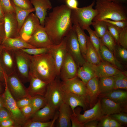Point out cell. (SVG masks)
<instances>
[{"label":"cell","instance_id":"obj_1","mask_svg":"<svg viewBox=\"0 0 127 127\" xmlns=\"http://www.w3.org/2000/svg\"><path fill=\"white\" fill-rule=\"evenodd\" d=\"M72 9L66 4L54 8L44 21V28L55 45L59 44L72 28Z\"/></svg>","mask_w":127,"mask_h":127},{"label":"cell","instance_id":"obj_2","mask_svg":"<svg viewBox=\"0 0 127 127\" xmlns=\"http://www.w3.org/2000/svg\"><path fill=\"white\" fill-rule=\"evenodd\" d=\"M30 57L29 75L48 83L58 76L55 63L48 52L37 55H30Z\"/></svg>","mask_w":127,"mask_h":127},{"label":"cell","instance_id":"obj_3","mask_svg":"<svg viewBox=\"0 0 127 127\" xmlns=\"http://www.w3.org/2000/svg\"><path fill=\"white\" fill-rule=\"evenodd\" d=\"M95 9L97 14L92 21L110 20H127V9L123 4L106 0H96Z\"/></svg>","mask_w":127,"mask_h":127},{"label":"cell","instance_id":"obj_4","mask_svg":"<svg viewBox=\"0 0 127 127\" xmlns=\"http://www.w3.org/2000/svg\"><path fill=\"white\" fill-rule=\"evenodd\" d=\"M56 77L54 80L48 83L44 97L47 103L56 110L64 102V92L61 85V81Z\"/></svg>","mask_w":127,"mask_h":127},{"label":"cell","instance_id":"obj_5","mask_svg":"<svg viewBox=\"0 0 127 127\" xmlns=\"http://www.w3.org/2000/svg\"><path fill=\"white\" fill-rule=\"evenodd\" d=\"M12 51L15 62L16 72L23 83L29 82L30 55L21 49Z\"/></svg>","mask_w":127,"mask_h":127},{"label":"cell","instance_id":"obj_6","mask_svg":"<svg viewBox=\"0 0 127 127\" xmlns=\"http://www.w3.org/2000/svg\"><path fill=\"white\" fill-rule=\"evenodd\" d=\"M4 77L5 89L2 94L4 101V107L9 111L16 122L22 127L27 120L17 106L16 100L9 91L5 76Z\"/></svg>","mask_w":127,"mask_h":127},{"label":"cell","instance_id":"obj_7","mask_svg":"<svg viewBox=\"0 0 127 127\" xmlns=\"http://www.w3.org/2000/svg\"><path fill=\"white\" fill-rule=\"evenodd\" d=\"M95 3L94 0L87 7L72 10V16L77 21L83 30L92 25L93 20L97 14L96 10L93 8Z\"/></svg>","mask_w":127,"mask_h":127},{"label":"cell","instance_id":"obj_8","mask_svg":"<svg viewBox=\"0 0 127 127\" xmlns=\"http://www.w3.org/2000/svg\"><path fill=\"white\" fill-rule=\"evenodd\" d=\"M4 74L8 89L16 101L24 97L31 98L16 71L8 75L4 72Z\"/></svg>","mask_w":127,"mask_h":127},{"label":"cell","instance_id":"obj_9","mask_svg":"<svg viewBox=\"0 0 127 127\" xmlns=\"http://www.w3.org/2000/svg\"><path fill=\"white\" fill-rule=\"evenodd\" d=\"M66 47L67 53L74 59L78 68L86 62L81 53L76 33L72 27L67 35Z\"/></svg>","mask_w":127,"mask_h":127},{"label":"cell","instance_id":"obj_10","mask_svg":"<svg viewBox=\"0 0 127 127\" xmlns=\"http://www.w3.org/2000/svg\"><path fill=\"white\" fill-rule=\"evenodd\" d=\"M27 42L36 48H49L55 45L50 39L44 27L40 25Z\"/></svg>","mask_w":127,"mask_h":127},{"label":"cell","instance_id":"obj_11","mask_svg":"<svg viewBox=\"0 0 127 127\" xmlns=\"http://www.w3.org/2000/svg\"><path fill=\"white\" fill-rule=\"evenodd\" d=\"M67 40V36L59 44L54 45L48 48V52L54 61L58 76L59 75L61 65L67 53L66 47Z\"/></svg>","mask_w":127,"mask_h":127},{"label":"cell","instance_id":"obj_12","mask_svg":"<svg viewBox=\"0 0 127 127\" xmlns=\"http://www.w3.org/2000/svg\"><path fill=\"white\" fill-rule=\"evenodd\" d=\"M40 25L39 20L36 14L30 13L25 19L20 29L19 37L27 42Z\"/></svg>","mask_w":127,"mask_h":127},{"label":"cell","instance_id":"obj_13","mask_svg":"<svg viewBox=\"0 0 127 127\" xmlns=\"http://www.w3.org/2000/svg\"><path fill=\"white\" fill-rule=\"evenodd\" d=\"M61 85L65 92L88 96L86 85L77 76L71 79L62 80Z\"/></svg>","mask_w":127,"mask_h":127},{"label":"cell","instance_id":"obj_14","mask_svg":"<svg viewBox=\"0 0 127 127\" xmlns=\"http://www.w3.org/2000/svg\"><path fill=\"white\" fill-rule=\"evenodd\" d=\"M79 111L75 112L79 121L84 124L91 120L99 121L105 115L101 108L99 99L92 107L85 111L83 114H80Z\"/></svg>","mask_w":127,"mask_h":127},{"label":"cell","instance_id":"obj_15","mask_svg":"<svg viewBox=\"0 0 127 127\" xmlns=\"http://www.w3.org/2000/svg\"><path fill=\"white\" fill-rule=\"evenodd\" d=\"M78 67L72 57L68 53L61 67L60 76L62 80L77 76Z\"/></svg>","mask_w":127,"mask_h":127},{"label":"cell","instance_id":"obj_16","mask_svg":"<svg viewBox=\"0 0 127 127\" xmlns=\"http://www.w3.org/2000/svg\"><path fill=\"white\" fill-rule=\"evenodd\" d=\"M64 102L70 106L74 114L75 113V108L78 106L82 107L84 110L90 107V100L88 96L64 92Z\"/></svg>","mask_w":127,"mask_h":127},{"label":"cell","instance_id":"obj_17","mask_svg":"<svg viewBox=\"0 0 127 127\" xmlns=\"http://www.w3.org/2000/svg\"><path fill=\"white\" fill-rule=\"evenodd\" d=\"M29 82L30 85L27 91L31 98L37 95L44 96L48 83L31 75H29Z\"/></svg>","mask_w":127,"mask_h":127},{"label":"cell","instance_id":"obj_18","mask_svg":"<svg viewBox=\"0 0 127 127\" xmlns=\"http://www.w3.org/2000/svg\"><path fill=\"white\" fill-rule=\"evenodd\" d=\"M101 108L105 115L112 114L122 112H127V104L116 103L107 98L99 97Z\"/></svg>","mask_w":127,"mask_h":127},{"label":"cell","instance_id":"obj_19","mask_svg":"<svg viewBox=\"0 0 127 127\" xmlns=\"http://www.w3.org/2000/svg\"><path fill=\"white\" fill-rule=\"evenodd\" d=\"M4 24L5 38L19 37L18 23L15 12L4 14Z\"/></svg>","mask_w":127,"mask_h":127},{"label":"cell","instance_id":"obj_20","mask_svg":"<svg viewBox=\"0 0 127 127\" xmlns=\"http://www.w3.org/2000/svg\"><path fill=\"white\" fill-rule=\"evenodd\" d=\"M0 62L3 70L7 75L15 71V62L12 50L3 47Z\"/></svg>","mask_w":127,"mask_h":127},{"label":"cell","instance_id":"obj_21","mask_svg":"<svg viewBox=\"0 0 127 127\" xmlns=\"http://www.w3.org/2000/svg\"><path fill=\"white\" fill-rule=\"evenodd\" d=\"M90 64L94 71L95 76L99 78L113 76L120 71L113 65L104 61H102L96 65Z\"/></svg>","mask_w":127,"mask_h":127},{"label":"cell","instance_id":"obj_22","mask_svg":"<svg viewBox=\"0 0 127 127\" xmlns=\"http://www.w3.org/2000/svg\"><path fill=\"white\" fill-rule=\"evenodd\" d=\"M30 1L34 7L35 14L39 20L40 25L44 27L47 10L52 7L50 0H30Z\"/></svg>","mask_w":127,"mask_h":127},{"label":"cell","instance_id":"obj_23","mask_svg":"<svg viewBox=\"0 0 127 127\" xmlns=\"http://www.w3.org/2000/svg\"><path fill=\"white\" fill-rule=\"evenodd\" d=\"M58 109L59 116L57 127H71V116L73 112L70 107L68 104L64 102Z\"/></svg>","mask_w":127,"mask_h":127},{"label":"cell","instance_id":"obj_24","mask_svg":"<svg viewBox=\"0 0 127 127\" xmlns=\"http://www.w3.org/2000/svg\"><path fill=\"white\" fill-rule=\"evenodd\" d=\"M99 78L95 76L90 79L86 84L87 95L90 100V108L92 107L98 101L100 94Z\"/></svg>","mask_w":127,"mask_h":127},{"label":"cell","instance_id":"obj_25","mask_svg":"<svg viewBox=\"0 0 127 127\" xmlns=\"http://www.w3.org/2000/svg\"><path fill=\"white\" fill-rule=\"evenodd\" d=\"M99 53L102 61H104L110 64L121 71H126L125 66L116 60L113 53L103 45L101 41Z\"/></svg>","mask_w":127,"mask_h":127},{"label":"cell","instance_id":"obj_26","mask_svg":"<svg viewBox=\"0 0 127 127\" xmlns=\"http://www.w3.org/2000/svg\"><path fill=\"white\" fill-rule=\"evenodd\" d=\"M56 111L51 106L47 103L44 106L34 114L29 119L44 122H48L54 117Z\"/></svg>","mask_w":127,"mask_h":127},{"label":"cell","instance_id":"obj_27","mask_svg":"<svg viewBox=\"0 0 127 127\" xmlns=\"http://www.w3.org/2000/svg\"><path fill=\"white\" fill-rule=\"evenodd\" d=\"M1 44L3 48L12 50L35 48L19 37L5 38Z\"/></svg>","mask_w":127,"mask_h":127},{"label":"cell","instance_id":"obj_28","mask_svg":"<svg viewBox=\"0 0 127 127\" xmlns=\"http://www.w3.org/2000/svg\"><path fill=\"white\" fill-rule=\"evenodd\" d=\"M71 17L72 23L73 24L72 27L76 33L81 53L85 60L87 36L85 33L84 30L81 27L77 21L72 16Z\"/></svg>","mask_w":127,"mask_h":127},{"label":"cell","instance_id":"obj_29","mask_svg":"<svg viewBox=\"0 0 127 127\" xmlns=\"http://www.w3.org/2000/svg\"><path fill=\"white\" fill-rule=\"evenodd\" d=\"M99 97L107 98L116 103L127 104V92L126 91L114 89L100 93Z\"/></svg>","mask_w":127,"mask_h":127},{"label":"cell","instance_id":"obj_30","mask_svg":"<svg viewBox=\"0 0 127 127\" xmlns=\"http://www.w3.org/2000/svg\"><path fill=\"white\" fill-rule=\"evenodd\" d=\"M95 76L94 71L90 64L87 62L78 68L77 76L85 85L90 79Z\"/></svg>","mask_w":127,"mask_h":127},{"label":"cell","instance_id":"obj_31","mask_svg":"<svg viewBox=\"0 0 127 127\" xmlns=\"http://www.w3.org/2000/svg\"><path fill=\"white\" fill-rule=\"evenodd\" d=\"M85 60L89 63L95 65L98 64L102 61L87 36Z\"/></svg>","mask_w":127,"mask_h":127},{"label":"cell","instance_id":"obj_32","mask_svg":"<svg viewBox=\"0 0 127 127\" xmlns=\"http://www.w3.org/2000/svg\"><path fill=\"white\" fill-rule=\"evenodd\" d=\"M10 1L15 9L18 23V30L19 33L20 28L27 17L30 13L35 11V9L34 8L28 10L24 9L16 6L11 1Z\"/></svg>","mask_w":127,"mask_h":127},{"label":"cell","instance_id":"obj_33","mask_svg":"<svg viewBox=\"0 0 127 127\" xmlns=\"http://www.w3.org/2000/svg\"><path fill=\"white\" fill-rule=\"evenodd\" d=\"M114 82V89L127 90V71L119 72L113 76Z\"/></svg>","mask_w":127,"mask_h":127},{"label":"cell","instance_id":"obj_34","mask_svg":"<svg viewBox=\"0 0 127 127\" xmlns=\"http://www.w3.org/2000/svg\"><path fill=\"white\" fill-rule=\"evenodd\" d=\"M99 78V83L100 94L114 89V82L113 76Z\"/></svg>","mask_w":127,"mask_h":127},{"label":"cell","instance_id":"obj_35","mask_svg":"<svg viewBox=\"0 0 127 127\" xmlns=\"http://www.w3.org/2000/svg\"><path fill=\"white\" fill-rule=\"evenodd\" d=\"M114 54L116 60L122 64L126 65L127 62V50L120 45L117 44Z\"/></svg>","mask_w":127,"mask_h":127},{"label":"cell","instance_id":"obj_36","mask_svg":"<svg viewBox=\"0 0 127 127\" xmlns=\"http://www.w3.org/2000/svg\"><path fill=\"white\" fill-rule=\"evenodd\" d=\"M100 39L102 44L114 54V50L117 44L110 33L108 30Z\"/></svg>","mask_w":127,"mask_h":127},{"label":"cell","instance_id":"obj_37","mask_svg":"<svg viewBox=\"0 0 127 127\" xmlns=\"http://www.w3.org/2000/svg\"><path fill=\"white\" fill-rule=\"evenodd\" d=\"M91 25L94 29L96 34L100 39L108 30L107 23L103 20L93 22Z\"/></svg>","mask_w":127,"mask_h":127},{"label":"cell","instance_id":"obj_38","mask_svg":"<svg viewBox=\"0 0 127 127\" xmlns=\"http://www.w3.org/2000/svg\"><path fill=\"white\" fill-rule=\"evenodd\" d=\"M47 103L46 100L44 96L37 95L32 97L31 104L33 108V115L37 111L44 106Z\"/></svg>","mask_w":127,"mask_h":127},{"label":"cell","instance_id":"obj_39","mask_svg":"<svg viewBox=\"0 0 127 127\" xmlns=\"http://www.w3.org/2000/svg\"><path fill=\"white\" fill-rule=\"evenodd\" d=\"M85 30H87L88 33L90 41L102 61L99 53L101 43L100 39L97 36L94 31L92 30L90 26L87 27Z\"/></svg>","mask_w":127,"mask_h":127},{"label":"cell","instance_id":"obj_40","mask_svg":"<svg viewBox=\"0 0 127 127\" xmlns=\"http://www.w3.org/2000/svg\"><path fill=\"white\" fill-rule=\"evenodd\" d=\"M54 121L42 122L29 119L23 125V127H51L53 126Z\"/></svg>","mask_w":127,"mask_h":127},{"label":"cell","instance_id":"obj_41","mask_svg":"<svg viewBox=\"0 0 127 127\" xmlns=\"http://www.w3.org/2000/svg\"><path fill=\"white\" fill-rule=\"evenodd\" d=\"M23 52L31 55H37L48 52V48H22Z\"/></svg>","mask_w":127,"mask_h":127},{"label":"cell","instance_id":"obj_42","mask_svg":"<svg viewBox=\"0 0 127 127\" xmlns=\"http://www.w3.org/2000/svg\"><path fill=\"white\" fill-rule=\"evenodd\" d=\"M109 115L115 119L123 126H127V114L126 112H122Z\"/></svg>","mask_w":127,"mask_h":127},{"label":"cell","instance_id":"obj_43","mask_svg":"<svg viewBox=\"0 0 127 127\" xmlns=\"http://www.w3.org/2000/svg\"><path fill=\"white\" fill-rule=\"evenodd\" d=\"M107 23L109 32L114 39L117 44L119 45L118 43L119 36L120 30L121 28L117 27L109 23Z\"/></svg>","mask_w":127,"mask_h":127},{"label":"cell","instance_id":"obj_44","mask_svg":"<svg viewBox=\"0 0 127 127\" xmlns=\"http://www.w3.org/2000/svg\"><path fill=\"white\" fill-rule=\"evenodd\" d=\"M119 44L127 48V27L121 28L119 36Z\"/></svg>","mask_w":127,"mask_h":127},{"label":"cell","instance_id":"obj_45","mask_svg":"<svg viewBox=\"0 0 127 127\" xmlns=\"http://www.w3.org/2000/svg\"><path fill=\"white\" fill-rule=\"evenodd\" d=\"M16 6L25 9H30L33 8L30 0H10Z\"/></svg>","mask_w":127,"mask_h":127},{"label":"cell","instance_id":"obj_46","mask_svg":"<svg viewBox=\"0 0 127 127\" xmlns=\"http://www.w3.org/2000/svg\"><path fill=\"white\" fill-rule=\"evenodd\" d=\"M0 3L4 14L15 12L10 0H0Z\"/></svg>","mask_w":127,"mask_h":127},{"label":"cell","instance_id":"obj_47","mask_svg":"<svg viewBox=\"0 0 127 127\" xmlns=\"http://www.w3.org/2000/svg\"><path fill=\"white\" fill-rule=\"evenodd\" d=\"M27 120L29 119L33 114V109L31 104L20 108Z\"/></svg>","mask_w":127,"mask_h":127},{"label":"cell","instance_id":"obj_48","mask_svg":"<svg viewBox=\"0 0 127 127\" xmlns=\"http://www.w3.org/2000/svg\"><path fill=\"white\" fill-rule=\"evenodd\" d=\"M12 118L8 119L0 122V127H20Z\"/></svg>","mask_w":127,"mask_h":127},{"label":"cell","instance_id":"obj_49","mask_svg":"<svg viewBox=\"0 0 127 127\" xmlns=\"http://www.w3.org/2000/svg\"><path fill=\"white\" fill-rule=\"evenodd\" d=\"M103 20L120 28L127 27V20H113L107 19Z\"/></svg>","mask_w":127,"mask_h":127},{"label":"cell","instance_id":"obj_50","mask_svg":"<svg viewBox=\"0 0 127 127\" xmlns=\"http://www.w3.org/2000/svg\"><path fill=\"white\" fill-rule=\"evenodd\" d=\"M12 118L9 111L5 107L0 109V122L3 120Z\"/></svg>","mask_w":127,"mask_h":127},{"label":"cell","instance_id":"obj_51","mask_svg":"<svg viewBox=\"0 0 127 127\" xmlns=\"http://www.w3.org/2000/svg\"><path fill=\"white\" fill-rule=\"evenodd\" d=\"M17 106L20 108L31 104V98L24 97L16 101Z\"/></svg>","mask_w":127,"mask_h":127},{"label":"cell","instance_id":"obj_52","mask_svg":"<svg viewBox=\"0 0 127 127\" xmlns=\"http://www.w3.org/2000/svg\"><path fill=\"white\" fill-rule=\"evenodd\" d=\"M71 121L72 127H84V124L80 122L79 120L75 113H73L71 116Z\"/></svg>","mask_w":127,"mask_h":127},{"label":"cell","instance_id":"obj_53","mask_svg":"<svg viewBox=\"0 0 127 127\" xmlns=\"http://www.w3.org/2000/svg\"><path fill=\"white\" fill-rule=\"evenodd\" d=\"M110 117L109 115H104L99 121L97 127H110Z\"/></svg>","mask_w":127,"mask_h":127},{"label":"cell","instance_id":"obj_54","mask_svg":"<svg viewBox=\"0 0 127 127\" xmlns=\"http://www.w3.org/2000/svg\"><path fill=\"white\" fill-rule=\"evenodd\" d=\"M66 5L72 10L77 9L78 7L77 0H65Z\"/></svg>","mask_w":127,"mask_h":127},{"label":"cell","instance_id":"obj_55","mask_svg":"<svg viewBox=\"0 0 127 127\" xmlns=\"http://www.w3.org/2000/svg\"><path fill=\"white\" fill-rule=\"evenodd\" d=\"M3 48L1 44H0V82L4 86L5 85V80L4 71L2 68L0 62V56Z\"/></svg>","mask_w":127,"mask_h":127},{"label":"cell","instance_id":"obj_56","mask_svg":"<svg viewBox=\"0 0 127 127\" xmlns=\"http://www.w3.org/2000/svg\"><path fill=\"white\" fill-rule=\"evenodd\" d=\"M5 38L4 24H0V44H1Z\"/></svg>","mask_w":127,"mask_h":127},{"label":"cell","instance_id":"obj_57","mask_svg":"<svg viewBox=\"0 0 127 127\" xmlns=\"http://www.w3.org/2000/svg\"><path fill=\"white\" fill-rule=\"evenodd\" d=\"M110 117L109 123L110 127H123L115 119L110 116Z\"/></svg>","mask_w":127,"mask_h":127},{"label":"cell","instance_id":"obj_58","mask_svg":"<svg viewBox=\"0 0 127 127\" xmlns=\"http://www.w3.org/2000/svg\"><path fill=\"white\" fill-rule=\"evenodd\" d=\"M99 121L96 120L89 121L84 124V127H97Z\"/></svg>","mask_w":127,"mask_h":127},{"label":"cell","instance_id":"obj_59","mask_svg":"<svg viewBox=\"0 0 127 127\" xmlns=\"http://www.w3.org/2000/svg\"><path fill=\"white\" fill-rule=\"evenodd\" d=\"M4 13L0 3V24H4Z\"/></svg>","mask_w":127,"mask_h":127},{"label":"cell","instance_id":"obj_60","mask_svg":"<svg viewBox=\"0 0 127 127\" xmlns=\"http://www.w3.org/2000/svg\"><path fill=\"white\" fill-rule=\"evenodd\" d=\"M113 2L120 3L122 4H126L127 0H106Z\"/></svg>","mask_w":127,"mask_h":127},{"label":"cell","instance_id":"obj_61","mask_svg":"<svg viewBox=\"0 0 127 127\" xmlns=\"http://www.w3.org/2000/svg\"><path fill=\"white\" fill-rule=\"evenodd\" d=\"M4 107V101L2 94H0V109Z\"/></svg>","mask_w":127,"mask_h":127},{"label":"cell","instance_id":"obj_62","mask_svg":"<svg viewBox=\"0 0 127 127\" xmlns=\"http://www.w3.org/2000/svg\"><path fill=\"white\" fill-rule=\"evenodd\" d=\"M3 84L0 82V94H1L4 92V91L2 85Z\"/></svg>","mask_w":127,"mask_h":127}]
</instances>
